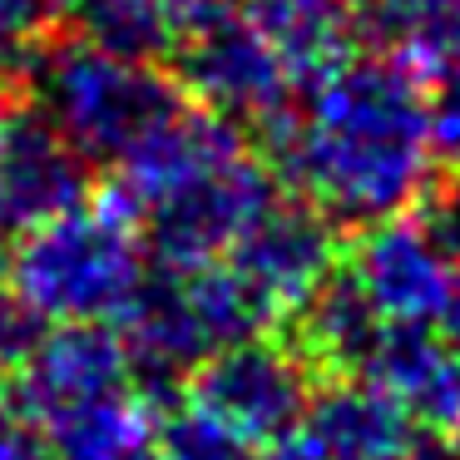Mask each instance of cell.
<instances>
[{
	"label": "cell",
	"mask_w": 460,
	"mask_h": 460,
	"mask_svg": "<svg viewBox=\"0 0 460 460\" xmlns=\"http://www.w3.org/2000/svg\"><path fill=\"white\" fill-rule=\"evenodd\" d=\"M268 169L347 228L401 218L436 179L430 104L416 75L367 55L312 84L268 124Z\"/></svg>",
	"instance_id": "6da1fadb"
},
{
	"label": "cell",
	"mask_w": 460,
	"mask_h": 460,
	"mask_svg": "<svg viewBox=\"0 0 460 460\" xmlns=\"http://www.w3.org/2000/svg\"><path fill=\"white\" fill-rule=\"evenodd\" d=\"M124 193L164 262H213L252 218L278 203V173L248 159L238 129L183 104L129 164Z\"/></svg>",
	"instance_id": "7a4b0ae2"
},
{
	"label": "cell",
	"mask_w": 460,
	"mask_h": 460,
	"mask_svg": "<svg viewBox=\"0 0 460 460\" xmlns=\"http://www.w3.org/2000/svg\"><path fill=\"white\" fill-rule=\"evenodd\" d=\"M40 114L84 154L90 164H129L189 94L154 65L114 60L84 40H50L31 55Z\"/></svg>",
	"instance_id": "3957f363"
},
{
	"label": "cell",
	"mask_w": 460,
	"mask_h": 460,
	"mask_svg": "<svg viewBox=\"0 0 460 460\" xmlns=\"http://www.w3.org/2000/svg\"><path fill=\"white\" fill-rule=\"evenodd\" d=\"M144 278L139 218L124 199H100L45 218L15 243L11 288L40 317L55 322H110L124 317Z\"/></svg>",
	"instance_id": "277c9868"
},
{
	"label": "cell",
	"mask_w": 460,
	"mask_h": 460,
	"mask_svg": "<svg viewBox=\"0 0 460 460\" xmlns=\"http://www.w3.org/2000/svg\"><path fill=\"white\" fill-rule=\"evenodd\" d=\"M312 361L268 337L223 347L189 376V406L218 420L252 450H268L302 430L317 396Z\"/></svg>",
	"instance_id": "5b68a950"
},
{
	"label": "cell",
	"mask_w": 460,
	"mask_h": 460,
	"mask_svg": "<svg viewBox=\"0 0 460 460\" xmlns=\"http://www.w3.org/2000/svg\"><path fill=\"white\" fill-rule=\"evenodd\" d=\"M179 90L199 100V110L218 119H252L268 124L278 110L292 104V75L258 35V25L238 11H218L208 21L179 31L173 45Z\"/></svg>",
	"instance_id": "8992f818"
},
{
	"label": "cell",
	"mask_w": 460,
	"mask_h": 460,
	"mask_svg": "<svg viewBox=\"0 0 460 460\" xmlns=\"http://www.w3.org/2000/svg\"><path fill=\"white\" fill-rule=\"evenodd\" d=\"M228 262L272 317L302 312L337 278V223L307 199H278L243 228Z\"/></svg>",
	"instance_id": "52a82bcc"
},
{
	"label": "cell",
	"mask_w": 460,
	"mask_h": 460,
	"mask_svg": "<svg viewBox=\"0 0 460 460\" xmlns=\"http://www.w3.org/2000/svg\"><path fill=\"white\" fill-rule=\"evenodd\" d=\"M351 278L396 327H440L456 282V258L426 218H386L361 233Z\"/></svg>",
	"instance_id": "ba28073f"
},
{
	"label": "cell",
	"mask_w": 460,
	"mask_h": 460,
	"mask_svg": "<svg viewBox=\"0 0 460 460\" xmlns=\"http://www.w3.org/2000/svg\"><path fill=\"white\" fill-rule=\"evenodd\" d=\"M361 381L386 391L420 436H460V341L440 327L391 322Z\"/></svg>",
	"instance_id": "9c48e42d"
},
{
	"label": "cell",
	"mask_w": 460,
	"mask_h": 460,
	"mask_svg": "<svg viewBox=\"0 0 460 460\" xmlns=\"http://www.w3.org/2000/svg\"><path fill=\"white\" fill-rule=\"evenodd\" d=\"M90 159L55 129L45 114H15L11 139L0 149V213L21 228V238L45 218L80 208Z\"/></svg>",
	"instance_id": "30bf717a"
},
{
	"label": "cell",
	"mask_w": 460,
	"mask_h": 460,
	"mask_svg": "<svg viewBox=\"0 0 460 460\" xmlns=\"http://www.w3.org/2000/svg\"><path fill=\"white\" fill-rule=\"evenodd\" d=\"M243 15L297 84H317L347 65L351 45L361 40L357 0H243Z\"/></svg>",
	"instance_id": "8fae6325"
},
{
	"label": "cell",
	"mask_w": 460,
	"mask_h": 460,
	"mask_svg": "<svg viewBox=\"0 0 460 460\" xmlns=\"http://www.w3.org/2000/svg\"><path fill=\"white\" fill-rule=\"evenodd\" d=\"M386 327L391 322L367 302V292L357 288V278H351V272H337V278L297 312V341H302L297 351L312 367H327V371H337V376H361Z\"/></svg>",
	"instance_id": "7c38bea8"
},
{
	"label": "cell",
	"mask_w": 460,
	"mask_h": 460,
	"mask_svg": "<svg viewBox=\"0 0 460 460\" xmlns=\"http://www.w3.org/2000/svg\"><path fill=\"white\" fill-rule=\"evenodd\" d=\"M361 40L401 70L436 75L460 50V0H357Z\"/></svg>",
	"instance_id": "4fadbf2b"
},
{
	"label": "cell",
	"mask_w": 460,
	"mask_h": 460,
	"mask_svg": "<svg viewBox=\"0 0 460 460\" xmlns=\"http://www.w3.org/2000/svg\"><path fill=\"white\" fill-rule=\"evenodd\" d=\"M84 45L134 65H159L179 45V21L169 0H80L75 5Z\"/></svg>",
	"instance_id": "5bb4252c"
},
{
	"label": "cell",
	"mask_w": 460,
	"mask_h": 460,
	"mask_svg": "<svg viewBox=\"0 0 460 460\" xmlns=\"http://www.w3.org/2000/svg\"><path fill=\"white\" fill-rule=\"evenodd\" d=\"M258 450L243 446L233 430L208 420L203 411L183 406L154 426V460H252Z\"/></svg>",
	"instance_id": "9a60e30c"
},
{
	"label": "cell",
	"mask_w": 460,
	"mask_h": 460,
	"mask_svg": "<svg viewBox=\"0 0 460 460\" xmlns=\"http://www.w3.org/2000/svg\"><path fill=\"white\" fill-rule=\"evenodd\" d=\"M45 337H50V332H45L40 312H35L15 288H0V376H21Z\"/></svg>",
	"instance_id": "2e32d148"
},
{
	"label": "cell",
	"mask_w": 460,
	"mask_h": 460,
	"mask_svg": "<svg viewBox=\"0 0 460 460\" xmlns=\"http://www.w3.org/2000/svg\"><path fill=\"white\" fill-rule=\"evenodd\" d=\"M426 104H430V139H436L440 164L460 169V50L430 75Z\"/></svg>",
	"instance_id": "e0dca14e"
},
{
	"label": "cell",
	"mask_w": 460,
	"mask_h": 460,
	"mask_svg": "<svg viewBox=\"0 0 460 460\" xmlns=\"http://www.w3.org/2000/svg\"><path fill=\"white\" fill-rule=\"evenodd\" d=\"M252 460H327L317 450V440L307 436V430H292L288 440H278V446H268V450H258Z\"/></svg>",
	"instance_id": "ac0fdd59"
},
{
	"label": "cell",
	"mask_w": 460,
	"mask_h": 460,
	"mask_svg": "<svg viewBox=\"0 0 460 460\" xmlns=\"http://www.w3.org/2000/svg\"><path fill=\"white\" fill-rule=\"evenodd\" d=\"M440 332L450 341H460V268H456V282H450V302H446V317H440Z\"/></svg>",
	"instance_id": "d6986e66"
},
{
	"label": "cell",
	"mask_w": 460,
	"mask_h": 460,
	"mask_svg": "<svg viewBox=\"0 0 460 460\" xmlns=\"http://www.w3.org/2000/svg\"><path fill=\"white\" fill-rule=\"evenodd\" d=\"M11 124H15V110H11V94H5V80H0V149L11 139Z\"/></svg>",
	"instance_id": "ffe728a7"
}]
</instances>
